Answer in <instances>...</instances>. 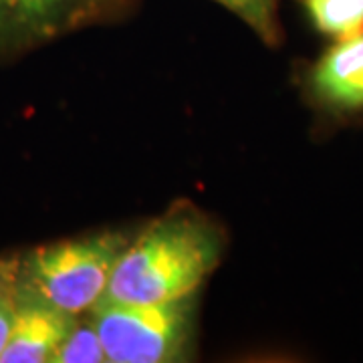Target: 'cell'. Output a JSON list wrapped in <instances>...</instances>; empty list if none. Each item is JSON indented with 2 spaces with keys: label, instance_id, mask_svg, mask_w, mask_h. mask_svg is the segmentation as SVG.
Returning <instances> with one entry per match:
<instances>
[{
  "label": "cell",
  "instance_id": "cell-1",
  "mask_svg": "<svg viewBox=\"0 0 363 363\" xmlns=\"http://www.w3.org/2000/svg\"><path fill=\"white\" fill-rule=\"evenodd\" d=\"M220 255L218 228L194 208H174L125 245L101 303L157 305L190 297Z\"/></svg>",
  "mask_w": 363,
  "mask_h": 363
},
{
  "label": "cell",
  "instance_id": "cell-3",
  "mask_svg": "<svg viewBox=\"0 0 363 363\" xmlns=\"http://www.w3.org/2000/svg\"><path fill=\"white\" fill-rule=\"evenodd\" d=\"M89 315L109 363L182 362L194 341V295L157 305L99 303Z\"/></svg>",
  "mask_w": 363,
  "mask_h": 363
},
{
  "label": "cell",
  "instance_id": "cell-8",
  "mask_svg": "<svg viewBox=\"0 0 363 363\" xmlns=\"http://www.w3.org/2000/svg\"><path fill=\"white\" fill-rule=\"evenodd\" d=\"M105 351L97 329L93 325L91 315H77L75 323L71 325L61 347L55 353L52 363H104Z\"/></svg>",
  "mask_w": 363,
  "mask_h": 363
},
{
  "label": "cell",
  "instance_id": "cell-11",
  "mask_svg": "<svg viewBox=\"0 0 363 363\" xmlns=\"http://www.w3.org/2000/svg\"><path fill=\"white\" fill-rule=\"evenodd\" d=\"M11 272V262H2L0 260V281H4Z\"/></svg>",
  "mask_w": 363,
  "mask_h": 363
},
{
  "label": "cell",
  "instance_id": "cell-10",
  "mask_svg": "<svg viewBox=\"0 0 363 363\" xmlns=\"http://www.w3.org/2000/svg\"><path fill=\"white\" fill-rule=\"evenodd\" d=\"M14 309H16V301H14L13 269H11L9 277L0 281V353L4 350L11 329H13Z\"/></svg>",
  "mask_w": 363,
  "mask_h": 363
},
{
  "label": "cell",
  "instance_id": "cell-4",
  "mask_svg": "<svg viewBox=\"0 0 363 363\" xmlns=\"http://www.w3.org/2000/svg\"><path fill=\"white\" fill-rule=\"evenodd\" d=\"M111 0H0V55L23 51L101 13Z\"/></svg>",
  "mask_w": 363,
  "mask_h": 363
},
{
  "label": "cell",
  "instance_id": "cell-2",
  "mask_svg": "<svg viewBox=\"0 0 363 363\" xmlns=\"http://www.w3.org/2000/svg\"><path fill=\"white\" fill-rule=\"evenodd\" d=\"M128 242L125 234L99 233L35 248L11 260L14 289L69 315L89 313L101 303Z\"/></svg>",
  "mask_w": 363,
  "mask_h": 363
},
{
  "label": "cell",
  "instance_id": "cell-6",
  "mask_svg": "<svg viewBox=\"0 0 363 363\" xmlns=\"http://www.w3.org/2000/svg\"><path fill=\"white\" fill-rule=\"evenodd\" d=\"M313 97L333 113L363 111V30L337 39L309 75Z\"/></svg>",
  "mask_w": 363,
  "mask_h": 363
},
{
  "label": "cell",
  "instance_id": "cell-5",
  "mask_svg": "<svg viewBox=\"0 0 363 363\" xmlns=\"http://www.w3.org/2000/svg\"><path fill=\"white\" fill-rule=\"evenodd\" d=\"M14 301V323L0 363H52L77 315L59 311L16 289Z\"/></svg>",
  "mask_w": 363,
  "mask_h": 363
},
{
  "label": "cell",
  "instance_id": "cell-7",
  "mask_svg": "<svg viewBox=\"0 0 363 363\" xmlns=\"http://www.w3.org/2000/svg\"><path fill=\"white\" fill-rule=\"evenodd\" d=\"M315 28L333 39L363 30V0H303Z\"/></svg>",
  "mask_w": 363,
  "mask_h": 363
},
{
  "label": "cell",
  "instance_id": "cell-9",
  "mask_svg": "<svg viewBox=\"0 0 363 363\" xmlns=\"http://www.w3.org/2000/svg\"><path fill=\"white\" fill-rule=\"evenodd\" d=\"M214 2H218L234 16H238L262 40L272 43L279 37V23H277L279 0H214Z\"/></svg>",
  "mask_w": 363,
  "mask_h": 363
}]
</instances>
